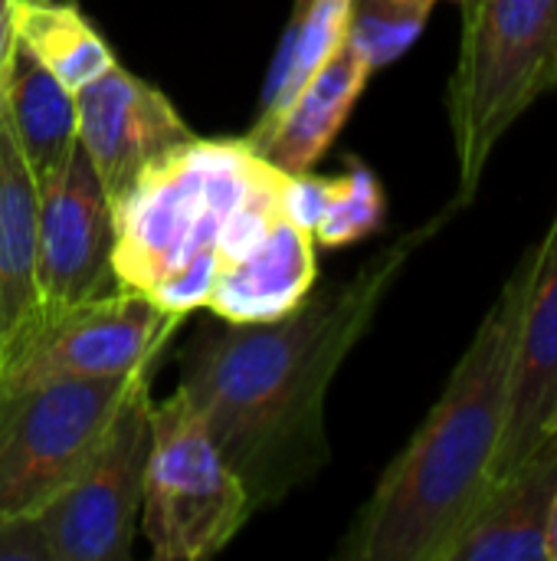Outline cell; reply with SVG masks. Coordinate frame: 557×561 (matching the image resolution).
<instances>
[{
	"label": "cell",
	"instance_id": "19",
	"mask_svg": "<svg viewBox=\"0 0 557 561\" xmlns=\"http://www.w3.org/2000/svg\"><path fill=\"white\" fill-rule=\"evenodd\" d=\"M348 164L351 168L345 174L332 178L328 201L322 207L318 224L312 227L315 247H325V250L351 247L371 237L384 224L387 201H384L381 178L358 158H351Z\"/></svg>",
	"mask_w": 557,
	"mask_h": 561
},
{
	"label": "cell",
	"instance_id": "21",
	"mask_svg": "<svg viewBox=\"0 0 557 561\" xmlns=\"http://www.w3.org/2000/svg\"><path fill=\"white\" fill-rule=\"evenodd\" d=\"M16 3L20 0H0V82L16 49Z\"/></svg>",
	"mask_w": 557,
	"mask_h": 561
},
{
	"label": "cell",
	"instance_id": "8",
	"mask_svg": "<svg viewBox=\"0 0 557 561\" xmlns=\"http://www.w3.org/2000/svg\"><path fill=\"white\" fill-rule=\"evenodd\" d=\"M177 322L181 316L164 312L151 296L128 286L33 316L0 358V388L125 378L164 352Z\"/></svg>",
	"mask_w": 557,
	"mask_h": 561
},
{
	"label": "cell",
	"instance_id": "1",
	"mask_svg": "<svg viewBox=\"0 0 557 561\" xmlns=\"http://www.w3.org/2000/svg\"><path fill=\"white\" fill-rule=\"evenodd\" d=\"M456 210V201L446 204L371 253L348 279L312 289L292 312L200 329L184 348L177 391L240 477L253 516L279 506L325 470L332 457L325 401L338 368L368 335L407 263Z\"/></svg>",
	"mask_w": 557,
	"mask_h": 561
},
{
	"label": "cell",
	"instance_id": "3",
	"mask_svg": "<svg viewBox=\"0 0 557 561\" xmlns=\"http://www.w3.org/2000/svg\"><path fill=\"white\" fill-rule=\"evenodd\" d=\"M279 174L243 138H190L158 158L112 207L118 283L181 319L207 306L227 220Z\"/></svg>",
	"mask_w": 557,
	"mask_h": 561
},
{
	"label": "cell",
	"instance_id": "12",
	"mask_svg": "<svg viewBox=\"0 0 557 561\" xmlns=\"http://www.w3.org/2000/svg\"><path fill=\"white\" fill-rule=\"evenodd\" d=\"M318 279L315 237L286 210L213 276L207 306L220 322H269L292 312Z\"/></svg>",
	"mask_w": 557,
	"mask_h": 561
},
{
	"label": "cell",
	"instance_id": "10",
	"mask_svg": "<svg viewBox=\"0 0 557 561\" xmlns=\"http://www.w3.org/2000/svg\"><path fill=\"white\" fill-rule=\"evenodd\" d=\"M76 138L115 207L144 168L197 135L161 89L115 62L76 92Z\"/></svg>",
	"mask_w": 557,
	"mask_h": 561
},
{
	"label": "cell",
	"instance_id": "17",
	"mask_svg": "<svg viewBox=\"0 0 557 561\" xmlns=\"http://www.w3.org/2000/svg\"><path fill=\"white\" fill-rule=\"evenodd\" d=\"M351 13H355V0H305L292 7L286 39L272 59L263 89L259 115L253 128L243 135L250 148H256L276 128V122L286 115V108L302 92V85L345 46L351 30Z\"/></svg>",
	"mask_w": 557,
	"mask_h": 561
},
{
	"label": "cell",
	"instance_id": "4",
	"mask_svg": "<svg viewBox=\"0 0 557 561\" xmlns=\"http://www.w3.org/2000/svg\"><path fill=\"white\" fill-rule=\"evenodd\" d=\"M460 53L446 85L456 204L466 207L502 135L557 85V0L460 3Z\"/></svg>",
	"mask_w": 557,
	"mask_h": 561
},
{
	"label": "cell",
	"instance_id": "18",
	"mask_svg": "<svg viewBox=\"0 0 557 561\" xmlns=\"http://www.w3.org/2000/svg\"><path fill=\"white\" fill-rule=\"evenodd\" d=\"M16 43L30 49L69 92H79L118 62L76 0H20Z\"/></svg>",
	"mask_w": 557,
	"mask_h": 561
},
{
	"label": "cell",
	"instance_id": "15",
	"mask_svg": "<svg viewBox=\"0 0 557 561\" xmlns=\"http://www.w3.org/2000/svg\"><path fill=\"white\" fill-rule=\"evenodd\" d=\"M39 184L16 145L0 99V358L36 316Z\"/></svg>",
	"mask_w": 557,
	"mask_h": 561
},
{
	"label": "cell",
	"instance_id": "7",
	"mask_svg": "<svg viewBox=\"0 0 557 561\" xmlns=\"http://www.w3.org/2000/svg\"><path fill=\"white\" fill-rule=\"evenodd\" d=\"M141 365L89 463L36 516L49 561H128L141 526L144 470L151 457V375Z\"/></svg>",
	"mask_w": 557,
	"mask_h": 561
},
{
	"label": "cell",
	"instance_id": "14",
	"mask_svg": "<svg viewBox=\"0 0 557 561\" xmlns=\"http://www.w3.org/2000/svg\"><path fill=\"white\" fill-rule=\"evenodd\" d=\"M371 76L374 72L364 56L345 39V46L302 85L286 115L253 151L286 174H309L345 128Z\"/></svg>",
	"mask_w": 557,
	"mask_h": 561
},
{
	"label": "cell",
	"instance_id": "22",
	"mask_svg": "<svg viewBox=\"0 0 557 561\" xmlns=\"http://www.w3.org/2000/svg\"><path fill=\"white\" fill-rule=\"evenodd\" d=\"M545 561H557V493L555 500H552L548 529H545Z\"/></svg>",
	"mask_w": 557,
	"mask_h": 561
},
{
	"label": "cell",
	"instance_id": "25",
	"mask_svg": "<svg viewBox=\"0 0 557 561\" xmlns=\"http://www.w3.org/2000/svg\"><path fill=\"white\" fill-rule=\"evenodd\" d=\"M555 427H557V421H555ZM555 427H552V431H555Z\"/></svg>",
	"mask_w": 557,
	"mask_h": 561
},
{
	"label": "cell",
	"instance_id": "9",
	"mask_svg": "<svg viewBox=\"0 0 557 561\" xmlns=\"http://www.w3.org/2000/svg\"><path fill=\"white\" fill-rule=\"evenodd\" d=\"M36 184V316L118 289L115 214L79 138Z\"/></svg>",
	"mask_w": 557,
	"mask_h": 561
},
{
	"label": "cell",
	"instance_id": "16",
	"mask_svg": "<svg viewBox=\"0 0 557 561\" xmlns=\"http://www.w3.org/2000/svg\"><path fill=\"white\" fill-rule=\"evenodd\" d=\"M16 145L39 181L76 145V92H69L30 49L16 43L0 82Z\"/></svg>",
	"mask_w": 557,
	"mask_h": 561
},
{
	"label": "cell",
	"instance_id": "11",
	"mask_svg": "<svg viewBox=\"0 0 557 561\" xmlns=\"http://www.w3.org/2000/svg\"><path fill=\"white\" fill-rule=\"evenodd\" d=\"M557 421V210L525 289L515 365L509 385V417L492 470V486L506 483L552 434Z\"/></svg>",
	"mask_w": 557,
	"mask_h": 561
},
{
	"label": "cell",
	"instance_id": "6",
	"mask_svg": "<svg viewBox=\"0 0 557 561\" xmlns=\"http://www.w3.org/2000/svg\"><path fill=\"white\" fill-rule=\"evenodd\" d=\"M135 371L0 388V519L39 513L105 440Z\"/></svg>",
	"mask_w": 557,
	"mask_h": 561
},
{
	"label": "cell",
	"instance_id": "23",
	"mask_svg": "<svg viewBox=\"0 0 557 561\" xmlns=\"http://www.w3.org/2000/svg\"><path fill=\"white\" fill-rule=\"evenodd\" d=\"M299 3H305V0H295V3H292V7H299Z\"/></svg>",
	"mask_w": 557,
	"mask_h": 561
},
{
	"label": "cell",
	"instance_id": "2",
	"mask_svg": "<svg viewBox=\"0 0 557 561\" xmlns=\"http://www.w3.org/2000/svg\"><path fill=\"white\" fill-rule=\"evenodd\" d=\"M535 247L509 273L427 421L341 539L345 561H446L492 490Z\"/></svg>",
	"mask_w": 557,
	"mask_h": 561
},
{
	"label": "cell",
	"instance_id": "13",
	"mask_svg": "<svg viewBox=\"0 0 557 561\" xmlns=\"http://www.w3.org/2000/svg\"><path fill=\"white\" fill-rule=\"evenodd\" d=\"M557 493V427L538 450L489 490L446 561H545V529Z\"/></svg>",
	"mask_w": 557,
	"mask_h": 561
},
{
	"label": "cell",
	"instance_id": "20",
	"mask_svg": "<svg viewBox=\"0 0 557 561\" xmlns=\"http://www.w3.org/2000/svg\"><path fill=\"white\" fill-rule=\"evenodd\" d=\"M440 0H355L348 43L364 56L371 72L397 62L423 33Z\"/></svg>",
	"mask_w": 557,
	"mask_h": 561
},
{
	"label": "cell",
	"instance_id": "24",
	"mask_svg": "<svg viewBox=\"0 0 557 561\" xmlns=\"http://www.w3.org/2000/svg\"><path fill=\"white\" fill-rule=\"evenodd\" d=\"M453 3H466V0H453Z\"/></svg>",
	"mask_w": 557,
	"mask_h": 561
},
{
	"label": "cell",
	"instance_id": "5",
	"mask_svg": "<svg viewBox=\"0 0 557 561\" xmlns=\"http://www.w3.org/2000/svg\"><path fill=\"white\" fill-rule=\"evenodd\" d=\"M253 510L233 467L181 391L151 408L141 533L158 561L220 556Z\"/></svg>",
	"mask_w": 557,
	"mask_h": 561
}]
</instances>
